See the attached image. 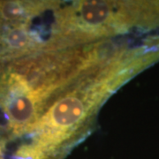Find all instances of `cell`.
<instances>
[{
    "mask_svg": "<svg viewBox=\"0 0 159 159\" xmlns=\"http://www.w3.org/2000/svg\"><path fill=\"white\" fill-rule=\"evenodd\" d=\"M36 96L19 76L9 80L5 98V108L11 124L21 128L32 121L36 110Z\"/></svg>",
    "mask_w": 159,
    "mask_h": 159,
    "instance_id": "2",
    "label": "cell"
},
{
    "mask_svg": "<svg viewBox=\"0 0 159 159\" xmlns=\"http://www.w3.org/2000/svg\"><path fill=\"white\" fill-rule=\"evenodd\" d=\"M23 8L17 2H6L0 6L1 16L6 20H17L23 14Z\"/></svg>",
    "mask_w": 159,
    "mask_h": 159,
    "instance_id": "5",
    "label": "cell"
},
{
    "mask_svg": "<svg viewBox=\"0 0 159 159\" xmlns=\"http://www.w3.org/2000/svg\"><path fill=\"white\" fill-rule=\"evenodd\" d=\"M4 43L7 48L11 51H20L28 45L29 37L24 29L21 28H14L7 31L5 34Z\"/></svg>",
    "mask_w": 159,
    "mask_h": 159,
    "instance_id": "4",
    "label": "cell"
},
{
    "mask_svg": "<svg viewBox=\"0 0 159 159\" xmlns=\"http://www.w3.org/2000/svg\"><path fill=\"white\" fill-rule=\"evenodd\" d=\"M86 106L81 97L77 95H69L56 102L42 121L44 135H48L50 142L53 138H59L61 134L73 128L84 116Z\"/></svg>",
    "mask_w": 159,
    "mask_h": 159,
    "instance_id": "1",
    "label": "cell"
},
{
    "mask_svg": "<svg viewBox=\"0 0 159 159\" xmlns=\"http://www.w3.org/2000/svg\"><path fill=\"white\" fill-rule=\"evenodd\" d=\"M81 23L88 27L96 28L106 23L110 19L111 10L108 4L101 1L81 3L78 9Z\"/></svg>",
    "mask_w": 159,
    "mask_h": 159,
    "instance_id": "3",
    "label": "cell"
}]
</instances>
